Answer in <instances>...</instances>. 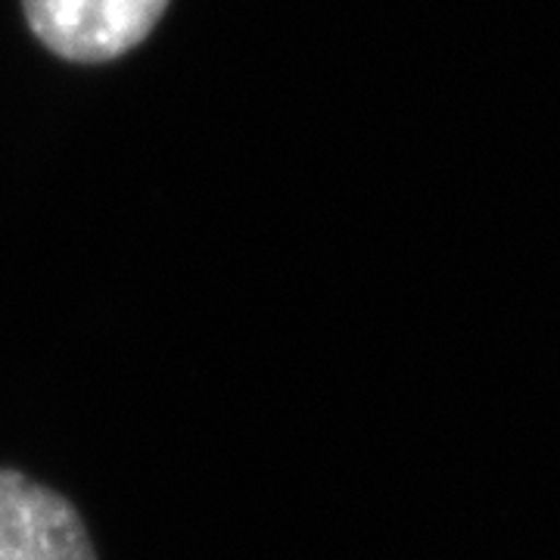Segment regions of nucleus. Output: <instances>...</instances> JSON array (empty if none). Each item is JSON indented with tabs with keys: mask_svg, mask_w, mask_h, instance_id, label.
Masks as SVG:
<instances>
[{
	"mask_svg": "<svg viewBox=\"0 0 560 560\" xmlns=\"http://www.w3.org/2000/svg\"><path fill=\"white\" fill-rule=\"evenodd\" d=\"M0 560H101L79 508L47 482L0 467Z\"/></svg>",
	"mask_w": 560,
	"mask_h": 560,
	"instance_id": "obj_2",
	"label": "nucleus"
},
{
	"mask_svg": "<svg viewBox=\"0 0 560 560\" xmlns=\"http://www.w3.org/2000/svg\"><path fill=\"white\" fill-rule=\"evenodd\" d=\"M168 0H22L32 32L57 57L106 62L156 25Z\"/></svg>",
	"mask_w": 560,
	"mask_h": 560,
	"instance_id": "obj_1",
	"label": "nucleus"
}]
</instances>
